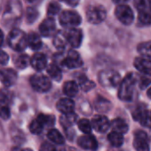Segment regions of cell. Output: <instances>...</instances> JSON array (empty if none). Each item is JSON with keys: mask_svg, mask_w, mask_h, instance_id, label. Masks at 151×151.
<instances>
[{"mask_svg": "<svg viewBox=\"0 0 151 151\" xmlns=\"http://www.w3.org/2000/svg\"><path fill=\"white\" fill-rule=\"evenodd\" d=\"M139 21L143 25L151 24V13L149 12H139Z\"/></svg>", "mask_w": 151, "mask_h": 151, "instance_id": "f35d334b", "label": "cell"}, {"mask_svg": "<svg viewBox=\"0 0 151 151\" xmlns=\"http://www.w3.org/2000/svg\"><path fill=\"white\" fill-rule=\"evenodd\" d=\"M57 109L63 115L73 113L75 110V103L70 98H61L57 103Z\"/></svg>", "mask_w": 151, "mask_h": 151, "instance_id": "e0dca14e", "label": "cell"}, {"mask_svg": "<svg viewBox=\"0 0 151 151\" xmlns=\"http://www.w3.org/2000/svg\"><path fill=\"white\" fill-rule=\"evenodd\" d=\"M38 17V12L35 7H28L27 9V13H26V18L28 23H33Z\"/></svg>", "mask_w": 151, "mask_h": 151, "instance_id": "d590c367", "label": "cell"}, {"mask_svg": "<svg viewBox=\"0 0 151 151\" xmlns=\"http://www.w3.org/2000/svg\"><path fill=\"white\" fill-rule=\"evenodd\" d=\"M138 85L142 89H146L151 85V73H142L138 78Z\"/></svg>", "mask_w": 151, "mask_h": 151, "instance_id": "1f68e13d", "label": "cell"}, {"mask_svg": "<svg viewBox=\"0 0 151 151\" xmlns=\"http://www.w3.org/2000/svg\"><path fill=\"white\" fill-rule=\"evenodd\" d=\"M63 92L69 97H74L78 92V85L76 81H67L63 85Z\"/></svg>", "mask_w": 151, "mask_h": 151, "instance_id": "cb8c5ba5", "label": "cell"}, {"mask_svg": "<svg viewBox=\"0 0 151 151\" xmlns=\"http://www.w3.org/2000/svg\"><path fill=\"white\" fill-rule=\"evenodd\" d=\"M134 66L142 73H151V59L138 57L134 59Z\"/></svg>", "mask_w": 151, "mask_h": 151, "instance_id": "d6986e66", "label": "cell"}, {"mask_svg": "<svg viewBox=\"0 0 151 151\" xmlns=\"http://www.w3.org/2000/svg\"><path fill=\"white\" fill-rule=\"evenodd\" d=\"M138 77L133 73H129L119 84L118 97L125 102H130L133 100L136 85L138 84Z\"/></svg>", "mask_w": 151, "mask_h": 151, "instance_id": "6da1fadb", "label": "cell"}, {"mask_svg": "<svg viewBox=\"0 0 151 151\" xmlns=\"http://www.w3.org/2000/svg\"><path fill=\"white\" fill-rule=\"evenodd\" d=\"M21 6L19 2H10L4 13V20L7 24L16 23L21 17Z\"/></svg>", "mask_w": 151, "mask_h": 151, "instance_id": "8992f818", "label": "cell"}, {"mask_svg": "<svg viewBox=\"0 0 151 151\" xmlns=\"http://www.w3.org/2000/svg\"><path fill=\"white\" fill-rule=\"evenodd\" d=\"M107 17L106 9L100 4L89 5L86 9V18L92 24H100Z\"/></svg>", "mask_w": 151, "mask_h": 151, "instance_id": "5b68a950", "label": "cell"}, {"mask_svg": "<svg viewBox=\"0 0 151 151\" xmlns=\"http://www.w3.org/2000/svg\"><path fill=\"white\" fill-rule=\"evenodd\" d=\"M7 42L8 45L13 50L18 52L23 51L28 46L27 35L23 31L18 28H13L9 33V35L7 37Z\"/></svg>", "mask_w": 151, "mask_h": 151, "instance_id": "7a4b0ae2", "label": "cell"}, {"mask_svg": "<svg viewBox=\"0 0 151 151\" xmlns=\"http://www.w3.org/2000/svg\"><path fill=\"white\" fill-rule=\"evenodd\" d=\"M77 126L80 129L81 132H83L85 134H90L92 132V124L91 122L86 119H82L80 120H78L77 122Z\"/></svg>", "mask_w": 151, "mask_h": 151, "instance_id": "836d02e7", "label": "cell"}, {"mask_svg": "<svg viewBox=\"0 0 151 151\" xmlns=\"http://www.w3.org/2000/svg\"><path fill=\"white\" fill-rule=\"evenodd\" d=\"M108 140L110 142V144L116 148H119L124 143V136L123 134H120L116 132H111L108 135Z\"/></svg>", "mask_w": 151, "mask_h": 151, "instance_id": "83f0119b", "label": "cell"}, {"mask_svg": "<svg viewBox=\"0 0 151 151\" xmlns=\"http://www.w3.org/2000/svg\"><path fill=\"white\" fill-rule=\"evenodd\" d=\"M117 19L124 25H131L134 19V15L132 8L125 4H118L115 10Z\"/></svg>", "mask_w": 151, "mask_h": 151, "instance_id": "9c48e42d", "label": "cell"}, {"mask_svg": "<svg viewBox=\"0 0 151 151\" xmlns=\"http://www.w3.org/2000/svg\"><path fill=\"white\" fill-rule=\"evenodd\" d=\"M60 151H77L76 149H74V148H70V147H67L66 149L64 148L63 150H61Z\"/></svg>", "mask_w": 151, "mask_h": 151, "instance_id": "7bdbcfd3", "label": "cell"}, {"mask_svg": "<svg viewBox=\"0 0 151 151\" xmlns=\"http://www.w3.org/2000/svg\"><path fill=\"white\" fill-rule=\"evenodd\" d=\"M30 64L35 70L42 71L47 65V58L43 53H36L30 58Z\"/></svg>", "mask_w": 151, "mask_h": 151, "instance_id": "ac0fdd59", "label": "cell"}, {"mask_svg": "<svg viewBox=\"0 0 151 151\" xmlns=\"http://www.w3.org/2000/svg\"><path fill=\"white\" fill-rule=\"evenodd\" d=\"M30 64V58L27 54H20L14 58V65L19 69H25Z\"/></svg>", "mask_w": 151, "mask_h": 151, "instance_id": "f1b7e54d", "label": "cell"}, {"mask_svg": "<svg viewBox=\"0 0 151 151\" xmlns=\"http://www.w3.org/2000/svg\"><path fill=\"white\" fill-rule=\"evenodd\" d=\"M39 31L44 37H51L56 34V23L54 19L49 17L42 21L39 26Z\"/></svg>", "mask_w": 151, "mask_h": 151, "instance_id": "4fadbf2b", "label": "cell"}, {"mask_svg": "<svg viewBox=\"0 0 151 151\" xmlns=\"http://www.w3.org/2000/svg\"><path fill=\"white\" fill-rule=\"evenodd\" d=\"M40 151H60L57 147L51 143V142H44L41 147H40Z\"/></svg>", "mask_w": 151, "mask_h": 151, "instance_id": "ab89813d", "label": "cell"}, {"mask_svg": "<svg viewBox=\"0 0 151 151\" xmlns=\"http://www.w3.org/2000/svg\"><path fill=\"white\" fill-rule=\"evenodd\" d=\"M47 73L48 75L54 80L55 81H60L62 78V73L59 65H56L55 64H51L47 67Z\"/></svg>", "mask_w": 151, "mask_h": 151, "instance_id": "484cf974", "label": "cell"}, {"mask_svg": "<svg viewBox=\"0 0 151 151\" xmlns=\"http://www.w3.org/2000/svg\"><path fill=\"white\" fill-rule=\"evenodd\" d=\"M68 4H70V5H76V4H78V2L77 1H76V2H66Z\"/></svg>", "mask_w": 151, "mask_h": 151, "instance_id": "ee69618b", "label": "cell"}, {"mask_svg": "<svg viewBox=\"0 0 151 151\" xmlns=\"http://www.w3.org/2000/svg\"><path fill=\"white\" fill-rule=\"evenodd\" d=\"M137 121H139L142 126L151 129V113L148 111L147 108L142 112Z\"/></svg>", "mask_w": 151, "mask_h": 151, "instance_id": "4dcf8cb0", "label": "cell"}, {"mask_svg": "<svg viewBox=\"0 0 151 151\" xmlns=\"http://www.w3.org/2000/svg\"><path fill=\"white\" fill-rule=\"evenodd\" d=\"M99 81L103 87L116 88L121 82L120 74L113 70H105L99 74Z\"/></svg>", "mask_w": 151, "mask_h": 151, "instance_id": "52a82bcc", "label": "cell"}, {"mask_svg": "<svg viewBox=\"0 0 151 151\" xmlns=\"http://www.w3.org/2000/svg\"><path fill=\"white\" fill-rule=\"evenodd\" d=\"M138 51L142 57L151 59V41L140 43L138 45Z\"/></svg>", "mask_w": 151, "mask_h": 151, "instance_id": "f546056e", "label": "cell"}, {"mask_svg": "<svg viewBox=\"0 0 151 151\" xmlns=\"http://www.w3.org/2000/svg\"><path fill=\"white\" fill-rule=\"evenodd\" d=\"M60 23L63 27L67 28H76V27L79 26L82 21L81 16L75 11L66 10L63 11L59 17Z\"/></svg>", "mask_w": 151, "mask_h": 151, "instance_id": "3957f363", "label": "cell"}, {"mask_svg": "<svg viewBox=\"0 0 151 151\" xmlns=\"http://www.w3.org/2000/svg\"><path fill=\"white\" fill-rule=\"evenodd\" d=\"M11 116V111L9 108V104L0 102V118L6 120Z\"/></svg>", "mask_w": 151, "mask_h": 151, "instance_id": "8d00e7d4", "label": "cell"}, {"mask_svg": "<svg viewBox=\"0 0 151 151\" xmlns=\"http://www.w3.org/2000/svg\"><path fill=\"white\" fill-rule=\"evenodd\" d=\"M27 42L28 46H29V48L33 50H37L42 47L41 37L36 32H31L28 35H27Z\"/></svg>", "mask_w": 151, "mask_h": 151, "instance_id": "44dd1931", "label": "cell"}, {"mask_svg": "<svg viewBox=\"0 0 151 151\" xmlns=\"http://www.w3.org/2000/svg\"><path fill=\"white\" fill-rule=\"evenodd\" d=\"M77 114L70 113V114H66V115H62L61 117V124L64 128H69L71 127L77 121Z\"/></svg>", "mask_w": 151, "mask_h": 151, "instance_id": "4316f807", "label": "cell"}, {"mask_svg": "<svg viewBox=\"0 0 151 151\" xmlns=\"http://www.w3.org/2000/svg\"><path fill=\"white\" fill-rule=\"evenodd\" d=\"M83 65L82 58L77 51L75 50H71L69 51L68 55L64 57L63 60V66H66L69 69H75L78 68Z\"/></svg>", "mask_w": 151, "mask_h": 151, "instance_id": "8fae6325", "label": "cell"}, {"mask_svg": "<svg viewBox=\"0 0 151 151\" xmlns=\"http://www.w3.org/2000/svg\"><path fill=\"white\" fill-rule=\"evenodd\" d=\"M3 42H4V34H3L2 30L0 29V47L3 44Z\"/></svg>", "mask_w": 151, "mask_h": 151, "instance_id": "b9f144b4", "label": "cell"}, {"mask_svg": "<svg viewBox=\"0 0 151 151\" xmlns=\"http://www.w3.org/2000/svg\"><path fill=\"white\" fill-rule=\"evenodd\" d=\"M147 95H148V96L151 99V87L149 88V90H148V92H147Z\"/></svg>", "mask_w": 151, "mask_h": 151, "instance_id": "f6af8a7d", "label": "cell"}, {"mask_svg": "<svg viewBox=\"0 0 151 151\" xmlns=\"http://www.w3.org/2000/svg\"><path fill=\"white\" fill-rule=\"evenodd\" d=\"M53 45L58 49V50H63L67 47L68 45V41L66 38L65 32H58L54 35L53 37Z\"/></svg>", "mask_w": 151, "mask_h": 151, "instance_id": "7402d4cb", "label": "cell"}, {"mask_svg": "<svg viewBox=\"0 0 151 151\" xmlns=\"http://www.w3.org/2000/svg\"><path fill=\"white\" fill-rule=\"evenodd\" d=\"M12 98H13V95L12 91L8 90L7 88L0 89V102L10 104L12 101Z\"/></svg>", "mask_w": 151, "mask_h": 151, "instance_id": "e575fe53", "label": "cell"}, {"mask_svg": "<svg viewBox=\"0 0 151 151\" xmlns=\"http://www.w3.org/2000/svg\"><path fill=\"white\" fill-rule=\"evenodd\" d=\"M61 11V5L56 2H52L48 4L47 7V13L50 16H55L57 15Z\"/></svg>", "mask_w": 151, "mask_h": 151, "instance_id": "74e56055", "label": "cell"}, {"mask_svg": "<svg viewBox=\"0 0 151 151\" xmlns=\"http://www.w3.org/2000/svg\"><path fill=\"white\" fill-rule=\"evenodd\" d=\"M133 147L137 151H150L149 136L142 130H137L134 133Z\"/></svg>", "mask_w": 151, "mask_h": 151, "instance_id": "30bf717a", "label": "cell"}, {"mask_svg": "<svg viewBox=\"0 0 151 151\" xmlns=\"http://www.w3.org/2000/svg\"><path fill=\"white\" fill-rule=\"evenodd\" d=\"M55 122L53 116L39 114L36 119H34L29 125V130L34 134H39L44 128L47 126H53Z\"/></svg>", "mask_w": 151, "mask_h": 151, "instance_id": "277c9868", "label": "cell"}, {"mask_svg": "<svg viewBox=\"0 0 151 151\" xmlns=\"http://www.w3.org/2000/svg\"><path fill=\"white\" fill-rule=\"evenodd\" d=\"M92 128H93L95 131L99 133H105L108 131V129L110 127V123L108 119V118L104 115H96L93 117L92 122Z\"/></svg>", "mask_w": 151, "mask_h": 151, "instance_id": "5bb4252c", "label": "cell"}, {"mask_svg": "<svg viewBox=\"0 0 151 151\" xmlns=\"http://www.w3.org/2000/svg\"><path fill=\"white\" fill-rule=\"evenodd\" d=\"M17 81V73L11 68H3L0 70V81L5 87H12Z\"/></svg>", "mask_w": 151, "mask_h": 151, "instance_id": "9a60e30c", "label": "cell"}, {"mask_svg": "<svg viewBox=\"0 0 151 151\" xmlns=\"http://www.w3.org/2000/svg\"><path fill=\"white\" fill-rule=\"evenodd\" d=\"M110 127H111L113 132L118 133L120 134H125L129 130L128 124L122 119H115L111 122Z\"/></svg>", "mask_w": 151, "mask_h": 151, "instance_id": "ffe728a7", "label": "cell"}, {"mask_svg": "<svg viewBox=\"0 0 151 151\" xmlns=\"http://www.w3.org/2000/svg\"><path fill=\"white\" fill-rule=\"evenodd\" d=\"M47 138L50 140L51 142L56 144V145H63L65 142L64 137L62 134L56 129H51L47 133Z\"/></svg>", "mask_w": 151, "mask_h": 151, "instance_id": "603a6c76", "label": "cell"}, {"mask_svg": "<svg viewBox=\"0 0 151 151\" xmlns=\"http://www.w3.org/2000/svg\"><path fill=\"white\" fill-rule=\"evenodd\" d=\"M95 108L99 112H107L111 109V104L106 98L99 96L95 101Z\"/></svg>", "mask_w": 151, "mask_h": 151, "instance_id": "d4e9b609", "label": "cell"}, {"mask_svg": "<svg viewBox=\"0 0 151 151\" xmlns=\"http://www.w3.org/2000/svg\"><path fill=\"white\" fill-rule=\"evenodd\" d=\"M20 151H33L31 149H24V150H20Z\"/></svg>", "mask_w": 151, "mask_h": 151, "instance_id": "bcb514c9", "label": "cell"}, {"mask_svg": "<svg viewBox=\"0 0 151 151\" xmlns=\"http://www.w3.org/2000/svg\"><path fill=\"white\" fill-rule=\"evenodd\" d=\"M30 85L31 87L37 92L45 93L50 90L52 88V83L50 79L41 73H36L30 78Z\"/></svg>", "mask_w": 151, "mask_h": 151, "instance_id": "ba28073f", "label": "cell"}, {"mask_svg": "<svg viewBox=\"0 0 151 151\" xmlns=\"http://www.w3.org/2000/svg\"><path fill=\"white\" fill-rule=\"evenodd\" d=\"M68 44L73 48H78L83 40V32L79 28H69L65 32Z\"/></svg>", "mask_w": 151, "mask_h": 151, "instance_id": "7c38bea8", "label": "cell"}, {"mask_svg": "<svg viewBox=\"0 0 151 151\" xmlns=\"http://www.w3.org/2000/svg\"><path fill=\"white\" fill-rule=\"evenodd\" d=\"M77 144L80 148L86 150H96L98 148V142L94 136L91 134H85L79 137Z\"/></svg>", "mask_w": 151, "mask_h": 151, "instance_id": "2e32d148", "label": "cell"}, {"mask_svg": "<svg viewBox=\"0 0 151 151\" xmlns=\"http://www.w3.org/2000/svg\"><path fill=\"white\" fill-rule=\"evenodd\" d=\"M9 61V56L6 52L0 50V65H5Z\"/></svg>", "mask_w": 151, "mask_h": 151, "instance_id": "60d3db41", "label": "cell"}, {"mask_svg": "<svg viewBox=\"0 0 151 151\" xmlns=\"http://www.w3.org/2000/svg\"><path fill=\"white\" fill-rule=\"evenodd\" d=\"M77 81H78V83H77V85L79 84V86L82 88V89L83 90H85V91H89V90H91L92 88H94V83L93 82V81H89L85 76H81V77H78V79H77Z\"/></svg>", "mask_w": 151, "mask_h": 151, "instance_id": "d6a6232c", "label": "cell"}]
</instances>
